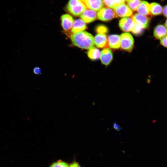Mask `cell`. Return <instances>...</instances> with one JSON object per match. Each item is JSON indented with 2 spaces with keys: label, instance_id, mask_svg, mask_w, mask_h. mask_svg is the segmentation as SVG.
I'll return each instance as SVG.
<instances>
[{
  "label": "cell",
  "instance_id": "1",
  "mask_svg": "<svg viewBox=\"0 0 167 167\" xmlns=\"http://www.w3.org/2000/svg\"><path fill=\"white\" fill-rule=\"evenodd\" d=\"M71 40L74 45L79 48L89 49L94 47V38L90 33L82 31L70 35Z\"/></svg>",
  "mask_w": 167,
  "mask_h": 167
},
{
  "label": "cell",
  "instance_id": "2",
  "mask_svg": "<svg viewBox=\"0 0 167 167\" xmlns=\"http://www.w3.org/2000/svg\"><path fill=\"white\" fill-rule=\"evenodd\" d=\"M66 9L69 13L74 16H79L87 8L81 0H70Z\"/></svg>",
  "mask_w": 167,
  "mask_h": 167
},
{
  "label": "cell",
  "instance_id": "3",
  "mask_svg": "<svg viewBox=\"0 0 167 167\" xmlns=\"http://www.w3.org/2000/svg\"><path fill=\"white\" fill-rule=\"evenodd\" d=\"M120 36L121 49L128 52L131 51L134 45V40L131 35L128 32H125Z\"/></svg>",
  "mask_w": 167,
  "mask_h": 167
},
{
  "label": "cell",
  "instance_id": "4",
  "mask_svg": "<svg viewBox=\"0 0 167 167\" xmlns=\"http://www.w3.org/2000/svg\"><path fill=\"white\" fill-rule=\"evenodd\" d=\"M97 17L100 20L106 22L116 18L117 16L112 9L108 7H104L98 11Z\"/></svg>",
  "mask_w": 167,
  "mask_h": 167
},
{
  "label": "cell",
  "instance_id": "5",
  "mask_svg": "<svg viewBox=\"0 0 167 167\" xmlns=\"http://www.w3.org/2000/svg\"><path fill=\"white\" fill-rule=\"evenodd\" d=\"M113 10L116 16L120 17H128L133 15L132 11L125 3L117 6Z\"/></svg>",
  "mask_w": 167,
  "mask_h": 167
},
{
  "label": "cell",
  "instance_id": "6",
  "mask_svg": "<svg viewBox=\"0 0 167 167\" xmlns=\"http://www.w3.org/2000/svg\"><path fill=\"white\" fill-rule=\"evenodd\" d=\"M87 9L94 11H98L104 6L103 0H81Z\"/></svg>",
  "mask_w": 167,
  "mask_h": 167
},
{
  "label": "cell",
  "instance_id": "7",
  "mask_svg": "<svg viewBox=\"0 0 167 167\" xmlns=\"http://www.w3.org/2000/svg\"><path fill=\"white\" fill-rule=\"evenodd\" d=\"M61 24L63 30L66 32H68L71 30L74 22L73 18L68 14H64L61 17Z\"/></svg>",
  "mask_w": 167,
  "mask_h": 167
},
{
  "label": "cell",
  "instance_id": "8",
  "mask_svg": "<svg viewBox=\"0 0 167 167\" xmlns=\"http://www.w3.org/2000/svg\"><path fill=\"white\" fill-rule=\"evenodd\" d=\"M134 25V23L132 18L125 17L120 20L119 26L120 29L125 32L131 31Z\"/></svg>",
  "mask_w": 167,
  "mask_h": 167
},
{
  "label": "cell",
  "instance_id": "9",
  "mask_svg": "<svg viewBox=\"0 0 167 167\" xmlns=\"http://www.w3.org/2000/svg\"><path fill=\"white\" fill-rule=\"evenodd\" d=\"M132 19L134 23L141 26L144 29L148 26L149 18L147 16L136 13L132 16Z\"/></svg>",
  "mask_w": 167,
  "mask_h": 167
},
{
  "label": "cell",
  "instance_id": "10",
  "mask_svg": "<svg viewBox=\"0 0 167 167\" xmlns=\"http://www.w3.org/2000/svg\"><path fill=\"white\" fill-rule=\"evenodd\" d=\"M100 58L102 63L105 66L108 65L113 58V55L111 50L106 48L101 52Z\"/></svg>",
  "mask_w": 167,
  "mask_h": 167
},
{
  "label": "cell",
  "instance_id": "11",
  "mask_svg": "<svg viewBox=\"0 0 167 167\" xmlns=\"http://www.w3.org/2000/svg\"><path fill=\"white\" fill-rule=\"evenodd\" d=\"M80 17L85 23H89L96 19L97 14L95 11L86 9L80 15Z\"/></svg>",
  "mask_w": 167,
  "mask_h": 167
},
{
  "label": "cell",
  "instance_id": "12",
  "mask_svg": "<svg viewBox=\"0 0 167 167\" xmlns=\"http://www.w3.org/2000/svg\"><path fill=\"white\" fill-rule=\"evenodd\" d=\"M87 28L86 23L82 19H78L74 21L71 31L73 33H75L83 31Z\"/></svg>",
  "mask_w": 167,
  "mask_h": 167
},
{
  "label": "cell",
  "instance_id": "13",
  "mask_svg": "<svg viewBox=\"0 0 167 167\" xmlns=\"http://www.w3.org/2000/svg\"><path fill=\"white\" fill-rule=\"evenodd\" d=\"M94 43L99 48H104L108 45L106 35L103 33H98L94 38Z\"/></svg>",
  "mask_w": 167,
  "mask_h": 167
},
{
  "label": "cell",
  "instance_id": "14",
  "mask_svg": "<svg viewBox=\"0 0 167 167\" xmlns=\"http://www.w3.org/2000/svg\"><path fill=\"white\" fill-rule=\"evenodd\" d=\"M107 43L111 48L117 49L120 47V36L117 34L110 35L107 38Z\"/></svg>",
  "mask_w": 167,
  "mask_h": 167
},
{
  "label": "cell",
  "instance_id": "15",
  "mask_svg": "<svg viewBox=\"0 0 167 167\" xmlns=\"http://www.w3.org/2000/svg\"><path fill=\"white\" fill-rule=\"evenodd\" d=\"M136 11L139 14L146 16L151 14L150 4L147 2L145 1L141 2Z\"/></svg>",
  "mask_w": 167,
  "mask_h": 167
},
{
  "label": "cell",
  "instance_id": "16",
  "mask_svg": "<svg viewBox=\"0 0 167 167\" xmlns=\"http://www.w3.org/2000/svg\"><path fill=\"white\" fill-rule=\"evenodd\" d=\"M166 27L162 24L156 26L154 30L153 34L155 37L157 39H161L166 36Z\"/></svg>",
  "mask_w": 167,
  "mask_h": 167
},
{
  "label": "cell",
  "instance_id": "17",
  "mask_svg": "<svg viewBox=\"0 0 167 167\" xmlns=\"http://www.w3.org/2000/svg\"><path fill=\"white\" fill-rule=\"evenodd\" d=\"M151 14L157 15L161 14L162 12V8L159 4L156 2H152L150 4Z\"/></svg>",
  "mask_w": 167,
  "mask_h": 167
},
{
  "label": "cell",
  "instance_id": "18",
  "mask_svg": "<svg viewBox=\"0 0 167 167\" xmlns=\"http://www.w3.org/2000/svg\"><path fill=\"white\" fill-rule=\"evenodd\" d=\"M87 53L88 57L91 59L95 60L100 58L101 53L98 49L94 47L89 49Z\"/></svg>",
  "mask_w": 167,
  "mask_h": 167
},
{
  "label": "cell",
  "instance_id": "19",
  "mask_svg": "<svg viewBox=\"0 0 167 167\" xmlns=\"http://www.w3.org/2000/svg\"><path fill=\"white\" fill-rule=\"evenodd\" d=\"M141 0H129L127 2V6L133 11H136Z\"/></svg>",
  "mask_w": 167,
  "mask_h": 167
},
{
  "label": "cell",
  "instance_id": "20",
  "mask_svg": "<svg viewBox=\"0 0 167 167\" xmlns=\"http://www.w3.org/2000/svg\"><path fill=\"white\" fill-rule=\"evenodd\" d=\"M143 29L141 26L134 23V26L131 31L136 35H139L142 33Z\"/></svg>",
  "mask_w": 167,
  "mask_h": 167
},
{
  "label": "cell",
  "instance_id": "21",
  "mask_svg": "<svg viewBox=\"0 0 167 167\" xmlns=\"http://www.w3.org/2000/svg\"><path fill=\"white\" fill-rule=\"evenodd\" d=\"M49 167H69L68 164L61 160L53 163Z\"/></svg>",
  "mask_w": 167,
  "mask_h": 167
},
{
  "label": "cell",
  "instance_id": "22",
  "mask_svg": "<svg viewBox=\"0 0 167 167\" xmlns=\"http://www.w3.org/2000/svg\"><path fill=\"white\" fill-rule=\"evenodd\" d=\"M96 31L98 33L105 34L107 33L108 31V28L103 25H99L96 28Z\"/></svg>",
  "mask_w": 167,
  "mask_h": 167
},
{
  "label": "cell",
  "instance_id": "23",
  "mask_svg": "<svg viewBox=\"0 0 167 167\" xmlns=\"http://www.w3.org/2000/svg\"><path fill=\"white\" fill-rule=\"evenodd\" d=\"M160 43L163 46L167 47V36L161 39Z\"/></svg>",
  "mask_w": 167,
  "mask_h": 167
},
{
  "label": "cell",
  "instance_id": "24",
  "mask_svg": "<svg viewBox=\"0 0 167 167\" xmlns=\"http://www.w3.org/2000/svg\"><path fill=\"white\" fill-rule=\"evenodd\" d=\"M113 128L117 131H120L121 129V127L116 122L113 123Z\"/></svg>",
  "mask_w": 167,
  "mask_h": 167
},
{
  "label": "cell",
  "instance_id": "25",
  "mask_svg": "<svg viewBox=\"0 0 167 167\" xmlns=\"http://www.w3.org/2000/svg\"><path fill=\"white\" fill-rule=\"evenodd\" d=\"M69 167H81L79 163L76 162L74 161L72 162L71 164L69 165Z\"/></svg>",
  "mask_w": 167,
  "mask_h": 167
},
{
  "label": "cell",
  "instance_id": "26",
  "mask_svg": "<svg viewBox=\"0 0 167 167\" xmlns=\"http://www.w3.org/2000/svg\"><path fill=\"white\" fill-rule=\"evenodd\" d=\"M33 72L36 75H39L41 73V69L39 67H36L34 68Z\"/></svg>",
  "mask_w": 167,
  "mask_h": 167
},
{
  "label": "cell",
  "instance_id": "27",
  "mask_svg": "<svg viewBox=\"0 0 167 167\" xmlns=\"http://www.w3.org/2000/svg\"><path fill=\"white\" fill-rule=\"evenodd\" d=\"M116 6L123 3H125V0H114Z\"/></svg>",
  "mask_w": 167,
  "mask_h": 167
},
{
  "label": "cell",
  "instance_id": "28",
  "mask_svg": "<svg viewBox=\"0 0 167 167\" xmlns=\"http://www.w3.org/2000/svg\"><path fill=\"white\" fill-rule=\"evenodd\" d=\"M167 6L166 5L165 6L163 7V9L162 10V11L163 14L164 16L165 17L167 16Z\"/></svg>",
  "mask_w": 167,
  "mask_h": 167
},
{
  "label": "cell",
  "instance_id": "29",
  "mask_svg": "<svg viewBox=\"0 0 167 167\" xmlns=\"http://www.w3.org/2000/svg\"><path fill=\"white\" fill-rule=\"evenodd\" d=\"M165 27H166V26H167V20H166L165 21Z\"/></svg>",
  "mask_w": 167,
  "mask_h": 167
},
{
  "label": "cell",
  "instance_id": "30",
  "mask_svg": "<svg viewBox=\"0 0 167 167\" xmlns=\"http://www.w3.org/2000/svg\"><path fill=\"white\" fill-rule=\"evenodd\" d=\"M129 0H125V1H128Z\"/></svg>",
  "mask_w": 167,
  "mask_h": 167
}]
</instances>
